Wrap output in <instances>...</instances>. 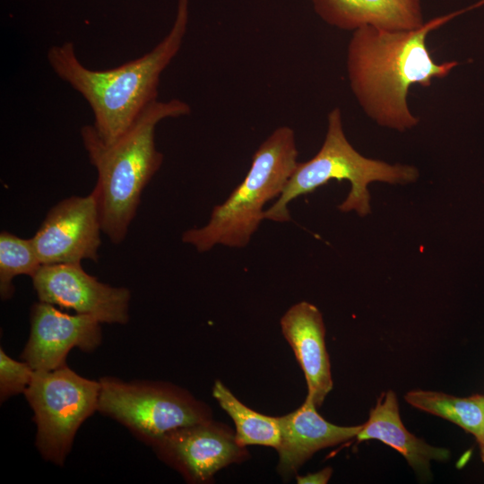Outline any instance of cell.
Returning <instances> with one entry per match:
<instances>
[{
  "instance_id": "ba28073f",
  "label": "cell",
  "mask_w": 484,
  "mask_h": 484,
  "mask_svg": "<svg viewBox=\"0 0 484 484\" xmlns=\"http://www.w3.org/2000/svg\"><path fill=\"white\" fill-rule=\"evenodd\" d=\"M101 232L97 203L91 193L54 205L31 240L42 265L81 264L82 260L99 261Z\"/></svg>"
},
{
  "instance_id": "9c48e42d",
  "label": "cell",
  "mask_w": 484,
  "mask_h": 484,
  "mask_svg": "<svg viewBox=\"0 0 484 484\" xmlns=\"http://www.w3.org/2000/svg\"><path fill=\"white\" fill-rule=\"evenodd\" d=\"M31 279L39 301L93 316L101 324H125L129 320L130 290L99 281L81 264L41 265Z\"/></svg>"
},
{
  "instance_id": "5bb4252c",
  "label": "cell",
  "mask_w": 484,
  "mask_h": 484,
  "mask_svg": "<svg viewBox=\"0 0 484 484\" xmlns=\"http://www.w3.org/2000/svg\"><path fill=\"white\" fill-rule=\"evenodd\" d=\"M315 13L327 24L345 30L374 26L390 30L421 27L420 0H311Z\"/></svg>"
},
{
  "instance_id": "3957f363",
  "label": "cell",
  "mask_w": 484,
  "mask_h": 484,
  "mask_svg": "<svg viewBox=\"0 0 484 484\" xmlns=\"http://www.w3.org/2000/svg\"><path fill=\"white\" fill-rule=\"evenodd\" d=\"M191 113L178 99L149 105L117 139L105 143L93 125L81 130L83 146L98 174L93 194L102 232L118 245L125 238L137 212L143 189L160 169L163 155L155 144L157 125L166 118Z\"/></svg>"
},
{
  "instance_id": "277c9868",
  "label": "cell",
  "mask_w": 484,
  "mask_h": 484,
  "mask_svg": "<svg viewBox=\"0 0 484 484\" xmlns=\"http://www.w3.org/2000/svg\"><path fill=\"white\" fill-rule=\"evenodd\" d=\"M295 133L276 128L253 155L250 169L229 197L214 206L207 223L191 228L182 241L203 253L216 246L242 248L264 220L265 204L282 193L298 161Z\"/></svg>"
},
{
  "instance_id": "44dd1931",
  "label": "cell",
  "mask_w": 484,
  "mask_h": 484,
  "mask_svg": "<svg viewBox=\"0 0 484 484\" xmlns=\"http://www.w3.org/2000/svg\"><path fill=\"white\" fill-rule=\"evenodd\" d=\"M475 437L480 447L481 460L484 462V426Z\"/></svg>"
},
{
  "instance_id": "7c38bea8",
  "label": "cell",
  "mask_w": 484,
  "mask_h": 484,
  "mask_svg": "<svg viewBox=\"0 0 484 484\" xmlns=\"http://www.w3.org/2000/svg\"><path fill=\"white\" fill-rule=\"evenodd\" d=\"M281 327L304 372L307 396L319 407L333 389L323 315L315 305L301 301L282 315Z\"/></svg>"
},
{
  "instance_id": "6da1fadb",
  "label": "cell",
  "mask_w": 484,
  "mask_h": 484,
  "mask_svg": "<svg viewBox=\"0 0 484 484\" xmlns=\"http://www.w3.org/2000/svg\"><path fill=\"white\" fill-rule=\"evenodd\" d=\"M466 10L436 17L415 30L367 25L353 30L347 49L350 85L364 112L377 125L399 132L418 125L419 119L407 102L410 87H428L432 79L447 76L458 65L456 61L436 63L427 48V36Z\"/></svg>"
},
{
  "instance_id": "ac0fdd59",
  "label": "cell",
  "mask_w": 484,
  "mask_h": 484,
  "mask_svg": "<svg viewBox=\"0 0 484 484\" xmlns=\"http://www.w3.org/2000/svg\"><path fill=\"white\" fill-rule=\"evenodd\" d=\"M31 238L0 233V296L10 299L14 293L13 279L18 275L32 278L41 266Z\"/></svg>"
},
{
  "instance_id": "7a4b0ae2",
  "label": "cell",
  "mask_w": 484,
  "mask_h": 484,
  "mask_svg": "<svg viewBox=\"0 0 484 484\" xmlns=\"http://www.w3.org/2000/svg\"><path fill=\"white\" fill-rule=\"evenodd\" d=\"M188 18V0H178L168 34L150 52L111 69L85 67L72 42L49 48L51 68L87 100L94 116L92 125L105 143L122 135L157 100L160 77L182 46Z\"/></svg>"
},
{
  "instance_id": "9a60e30c",
  "label": "cell",
  "mask_w": 484,
  "mask_h": 484,
  "mask_svg": "<svg viewBox=\"0 0 484 484\" xmlns=\"http://www.w3.org/2000/svg\"><path fill=\"white\" fill-rule=\"evenodd\" d=\"M359 442L379 440L400 453L414 471L428 474L431 461L443 462L450 451L433 446L412 435L402 422L395 393L388 390L377 399L367 421L356 436Z\"/></svg>"
},
{
  "instance_id": "4fadbf2b",
  "label": "cell",
  "mask_w": 484,
  "mask_h": 484,
  "mask_svg": "<svg viewBox=\"0 0 484 484\" xmlns=\"http://www.w3.org/2000/svg\"><path fill=\"white\" fill-rule=\"evenodd\" d=\"M281 442L278 471L283 475L293 474L315 452L346 442L358 436L363 424L342 427L325 420L317 411L312 399L307 395L296 411L278 417Z\"/></svg>"
},
{
  "instance_id": "52a82bcc",
  "label": "cell",
  "mask_w": 484,
  "mask_h": 484,
  "mask_svg": "<svg viewBox=\"0 0 484 484\" xmlns=\"http://www.w3.org/2000/svg\"><path fill=\"white\" fill-rule=\"evenodd\" d=\"M99 382L98 411L125 426L147 445L177 428L209 420L205 409L175 386L125 382L111 376Z\"/></svg>"
},
{
  "instance_id": "ffe728a7",
  "label": "cell",
  "mask_w": 484,
  "mask_h": 484,
  "mask_svg": "<svg viewBox=\"0 0 484 484\" xmlns=\"http://www.w3.org/2000/svg\"><path fill=\"white\" fill-rule=\"evenodd\" d=\"M333 469L326 467L315 473H308L306 476H297L299 484H325L329 481Z\"/></svg>"
},
{
  "instance_id": "d6986e66",
  "label": "cell",
  "mask_w": 484,
  "mask_h": 484,
  "mask_svg": "<svg viewBox=\"0 0 484 484\" xmlns=\"http://www.w3.org/2000/svg\"><path fill=\"white\" fill-rule=\"evenodd\" d=\"M35 370L26 361H17L0 349V400L5 402L13 395L24 393Z\"/></svg>"
},
{
  "instance_id": "8fae6325",
  "label": "cell",
  "mask_w": 484,
  "mask_h": 484,
  "mask_svg": "<svg viewBox=\"0 0 484 484\" xmlns=\"http://www.w3.org/2000/svg\"><path fill=\"white\" fill-rule=\"evenodd\" d=\"M151 445L162 460L194 482L208 480L243 454L235 436L209 420L172 430Z\"/></svg>"
},
{
  "instance_id": "5b68a950",
  "label": "cell",
  "mask_w": 484,
  "mask_h": 484,
  "mask_svg": "<svg viewBox=\"0 0 484 484\" xmlns=\"http://www.w3.org/2000/svg\"><path fill=\"white\" fill-rule=\"evenodd\" d=\"M419 177L418 169L411 165L389 164L368 159L350 143L343 130L341 111L335 108L327 117V131L319 151L309 160L298 162L282 193L264 212V220L290 221L289 203L307 194L331 180H347L350 190L338 206L343 212L355 211L359 216L370 212L367 186L374 181L391 185H406Z\"/></svg>"
},
{
  "instance_id": "e0dca14e",
  "label": "cell",
  "mask_w": 484,
  "mask_h": 484,
  "mask_svg": "<svg viewBox=\"0 0 484 484\" xmlns=\"http://www.w3.org/2000/svg\"><path fill=\"white\" fill-rule=\"evenodd\" d=\"M212 395L233 419L235 440L240 446L259 445L277 449L281 442L278 417L263 415L246 407L220 381L215 382Z\"/></svg>"
},
{
  "instance_id": "8992f818",
  "label": "cell",
  "mask_w": 484,
  "mask_h": 484,
  "mask_svg": "<svg viewBox=\"0 0 484 484\" xmlns=\"http://www.w3.org/2000/svg\"><path fill=\"white\" fill-rule=\"evenodd\" d=\"M100 382L67 365L35 371L24 392L37 425L36 446L42 457L62 466L81 425L98 411Z\"/></svg>"
},
{
  "instance_id": "30bf717a",
  "label": "cell",
  "mask_w": 484,
  "mask_h": 484,
  "mask_svg": "<svg viewBox=\"0 0 484 484\" xmlns=\"http://www.w3.org/2000/svg\"><path fill=\"white\" fill-rule=\"evenodd\" d=\"M100 322L88 315H70L39 301L30 309V332L21 355L35 371H50L66 365L73 348L91 352L101 343Z\"/></svg>"
},
{
  "instance_id": "2e32d148",
  "label": "cell",
  "mask_w": 484,
  "mask_h": 484,
  "mask_svg": "<svg viewBox=\"0 0 484 484\" xmlns=\"http://www.w3.org/2000/svg\"><path fill=\"white\" fill-rule=\"evenodd\" d=\"M404 399L411 406L443 418L474 436L484 426V395L456 397L440 392L412 390Z\"/></svg>"
}]
</instances>
